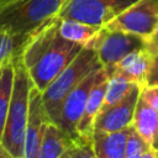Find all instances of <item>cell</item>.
<instances>
[{"label": "cell", "mask_w": 158, "mask_h": 158, "mask_svg": "<svg viewBox=\"0 0 158 158\" xmlns=\"http://www.w3.org/2000/svg\"><path fill=\"white\" fill-rule=\"evenodd\" d=\"M58 21L54 16L33 31L21 56L32 83L41 91L84 48L60 36Z\"/></svg>", "instance_id": "1"}, {"label": "cell", "mask_w": 158, "mask_h": 158, "mask_svg": "<svg viewBox=\"0 0 158 158\" xmlns=\"http://www.w3.org/2000/svg\"><path fill=\"white\" fill-rule=\"evenodd\" d=\"M32 80L21 57L14 62V84L1 142L12 158H25V136Z\"/></svg>", "instance_id": "2"}, {"label": "cell", "mask_w": 158, "mask_h": 158, "mask_svg": "<svg viewBox=\"0 0 158 158\" xmlns=\"http://www.w3.org/2000/svg\"><path fill=\"white\" fill-rule=\"evenodd\" d=\"M98 54L94 49L84 47L79 54L47 85L42 99L49 118L58 123L63 102L67 95L93 70L100 68Z\"/></svg>", "instance_id": "3"}, {"label": "cell", "mask_w": 158, "mask_h": 158, "mask_svg": "<svg viewBox=\"0 0 158 158\" xmlns=\"http://www.w3.org/2000/svg\"><path fill=\"white\" fill-rule=\"evenodd\" d=\"M67 0H14L0 7V32L30 33L58 15Z\"/></svg>", "instance_id": "4"}, {"label": "cell", "mask_w": 158, "mask_h": 158, "mask_svg": "<svg viewBox=\"0 0 158 158\" xmlns=\"http://www.w3.org/2000/svg\"><path fill=\"white\" fill-rule=\"evenodd\" d=\"M144 47L146 40L142 36L123 31L109 30L101 26L88 48L96 52L101 67L110 75L115 65L126 54Z\"/></svg>", "instance_id": "5"}, {"label": "cell", "mask_w": 158, "mask_h": 158, "mask_svg": "<svg viewBox=\"0 0 158 158\" xmlns=\"http://www.w3.org/2000/svg\"><path fill=\"white\" fill-rule=\"evenodd\" d=\"M138 0H67L58 17L104 26Z\"/></svg>", "instance_id": "6"}, {"label": "cell", "mask_w": 158, "mask_h": 158, "mask_svg": "<svg viewBox=\"0 0 158 158\" xmlns=\"http://www.w3.org/2000/svg\"><path fill=\"white\" fill-rule=\"evenodd\" d=\"M158 23V14L151 0H138L104 25L109 30L147 37Z\"/></svg>", "instance_id": "7"}, {"label": "cell", "mask_w": 158, "mask_h": 158, "mask_svg": "<svg viewBox=\"0 0 158 158\" xmlns=\"http://www.w3.org/2000/svg\"><path fill=\"white\" fill-rule=\"evenodd\" d=\"M101 68V67H100ZM100 68L93 70L90 74H88L65 98L63 106H62V111H60V116L58 120V126L70 137H75L78 135L77 132V126L78 122L83 115L89 93L99 75Z\"/></svg>", "instance_id": "8"}, {"label": "cell", "mask_w": 158, "mask_h": 158, "mask_svg": "<svg viewBox=\"0 0 158 158\" xmlns=\"http://www.w3.org/2000/svg\"><path fill=\"white\" fill-rule=\"evenodd\" d=\"M52 121L46 111L42 91L32 83L30 89L28 101V115L26 122V136H25V158H37L42 135L46 125Z\"/></svg>", "instance_id": "9"}, {"label": "cell", "mask_w": 158, "mask_h": 158, "mask_svg": "<svg viewBox=\"0 0 158 158\" xmlns=\"http://www.w3.org/2000/svg\"><path fill=\"white\" fill-rule=\"evenodd\" d=\"M139 85H135L131 91L118 102L101 109L94 122V131H118L131 126L137 100L141 93Z\"/></svg>", "instance_id": "10"}, {"label": "cell", "mask_w": 158, "mask_h": 158, "mask_svg": "<svg viewBox=\"0 0 158 158\" xmlns=\"http://www.w3.org/2000/svg\"><path fill=\"white\" fill-rule=\"evenodd\" d=\"M107 79L109 74L106 70L101 67L99 75L89 93L83 115L78 122L77 126V132L78 135H86V136H93L94 132V122L95 118L102 106L104 98H105V91H106V85H107Z\"/></svg>", "instance_id": "11"}, {"label": "cell", "mask_w": 158, "mask_h": 158, "mask_svg": "<svg viewBox=\"0 0 158 158\" xmlns=\"http://www.w3.org/2000/svg\"><path fill=\"white\" fill-rule=\"evenodd\" d=\"M131 126L158 151V112L143 98H141V95L136 104Z\"/></svg>", "instance_id": "12"}, {"label": "cell", "mask_w": 158, "mask_h": 158, "mask_svg": "<svg viewBox=\"0 0 158 158\" xmlns=\"http://www.w3.org/2000/svg\"><path fill=\"white\" fill-rule=\"evenodd\" d=\"M130 127L118 131H94L93 144L96 158H125Z\"/></svg>", "instance_id": "13"}, {"label": "cell", "mask_w": 158, "mask_h": 158, "mask_svg": "<svg viewBox=\"0 0 158 158\" xmlns=\"http://www.w3.org/2000/svg\"><path fill=\"white\" fill-rule=\"evenodd\" d=\"M152 56L146 51V48L136 49L126 54L114 68V72H117L126 77L130 81L138 84L139 86L146 85V77L151 64Z\"/></svg>", "instance_id": "14"}, {"label": "cell", "mask_w": 158, "mask_h": 158, "mask_svg": "<svg viewBox=\"0 0 158 158\" xmlns=\"http://www.w3.org/2000/svg\"><path fill=\"white\" fill-rule=\"evenodd\" d=\"M70 137L53 121H49L43 131L37 158H62Z\"/></svg>", "instance_id": "15"}, {"label": "cell", "mask_w": 158, "mask_h": 158, "mask_svg": "<svg viewBox=\"0 0 158 158\" xmlns=\"http://www.w3.org/2000/svg\"><path fill=\"white\" fill-rule=\"evenodd\" d=\"M58 28L59 33L63 38L74 42L81 47H89L93 38L98 33L101 26H95V25H89L85 22H80L77 20H70V19H62L58 17Z\"/></svg>", "instance_id": "16"}, {"label": "cell", "mask_w": 158, "mask_h": 158, "mask_svg": "<svg viewBox=\"0 0 158 158\" xmlns=\"http://www.w3.org/2000/svg\"><path fill=\"white\" fill-rule=\"evenodd\" d=\"M32 33L33 32L14 35L0 32V67L11 64L22 56Z\"/></svg>", "instance_id": "17"}, {"label": "cell", "mask_w": 158, "mask_h": 158, "mask_svg": "<svg viewBox=\"0 0 158 158\" xmlns=\"http://www.w3.org/2000/svg\"><path fill=\"white\" fill-rule=\"evenodd\" d=\"M135 85H138V84H135V83L130 81L122 74H120L117 72L111 73L109 75V79H107L105 98H104V102H102L101 109L109 107V106L118 102L120 100H122L131 91V89Z\"/></svg>", "instance_id": "18"}, {"label": "cell", "mask_w": 158, "mask_h": 158, "mask_svg": "<svg viewBox=\"0 0 158 158\" xmlns=\"http://www.w3.org/2000/svg\"><path fill=\"white\" fill-rule=\"evenodd\" d=\"M14 84V63L2 68L0 77V141L2 138Z\"/></svg>", "instance_id": "19"}, {"label": "cell", "mask_w": 158, "mask_h": 158, "mask_svg": "<svg viewBox=\"0 0 158 158\" xmlns=\"http://www.w3.org/2000/svg\"><path fill=\"white\" fill-rule=\"evenodd\" d=\"M125 158H158V151L154 149L131 126L126 141Z\"/></svg>", "instance_id": "20"}, {"label": "cell", "mask_w": 158, "mask_h": 158, "mask_svg": "<svg viewBox=\"0 0 158 158\" xmlns=\"http://www.w3.org/2000/svg\"><path fill=\"white\" fill-rule=\"evenodd\" d=\"M62 158H96L93 136L77 135L70 138L67 149L62 154Z\"/></svg>", "instance_id": "21"}, {"label": "cell", "mask_w": 158, "mask_h": 158, "mask_svg": "<svg viewBox=\"0 0 158 158\" xmlns=\"http://www.w3.org/2000/svg\"><path fill=\"white\" fill-rule=\"evenodd\" d=\"M139 95L158 112V86L157 85H144V86H142Z\"/></svg>", "instance_id": "22"}, {"label": "cell", "mask_w": 158, "mask_h": 158, "mask_svg": "<svg viewBox=\"0 0 158 158\" xmlns=\"http://www.w3.org/2000/svg\"><path fill=\"white\" fill-rule=\"evenodd\" d=\"M146 40V51L153 57L156 54H158V23L154 27V30L147 36L144 37Z\"/></svg>", "instance_id": "23"}, {"label": "cell", "mask_w": 158, "mask_h": 158, "mask_svg": "<svg viewBox=\"0 0 158 158\" xmlns=\"http://www.w3.org/2000/svg\"><path fill=\"white\" fill-rule=\"evenodd\" d=\"M146 85H157L158 86V54L153 56L146 77Z\"/></svg>", "instance_id": "24"}, {"label": "cell", "mask_w": 158, "mask_h": 158, "mask_svg": "<svg viewBox=\"0 0 158 158\" xmlns=\"http://www.w3.org/2000/svg\"><path fill=\"white\" fill-rule=\"evenodd\" d=\"M151 1H152V5H153L154 10H156L157 14H158V0H151Z\"/></svg>", "instance_id": "25"}, {"label": "cell", "mask_w": 158, "mask_h": 158, "mask_svg": "<svg viewBox=\"0 0 158 158\" xmlns=\"http://www.w3.org/2000/svg\"><path fill=\"white\" fill-rule=\"evenodd\" d=\"M11 1H14V0H0V7H2L4 5H6V4L11 2Z\"/></svg>", "instance_id": "26"}, {"label": "cell", "mask_w": 158, "mask_h": 158, "mask_svg": "<svg viewBox=\"0 0 158 158\" xmlns=\"http://www.w3.org/2000/svg\"><path fill=\"white\" fill-rule=\"evenodd\" d=\"M2 68L4 67H0V77H1V73H2Z\"/></svg>", "instance_id": "27"}]
</instances>
